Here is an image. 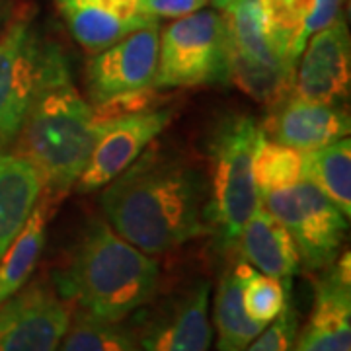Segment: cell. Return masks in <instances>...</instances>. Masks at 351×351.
<instances>
[{
	"label": "cell",
	"instance_id": "17",
	"mask_svg": "<svg viewBox=\"0 0 351 351\" xmlns=\"http://www.w3.org/2000/svg\"><path fill=\"white\" fill-rule=\"evenodd\" d=\"M234 246L240 260L258 271L279 279H293L301 271V258L289 230L262 203L244 223Z\"/></svg>",
	"mask_w": 351,
	"mask_h": 351
},
{
	"label": "cell",
	"instance_id": "11",
	"mask_svg": "<svg viewBox=\"0 0 351 351\" xmlns=\"http://www.w3.org/2000/svg\"><path fill=\"white\" fill-rule=\"evenodd\" d=\"M170 119L172 110L149 106L138 112L96 121L94 149L76 182V189L90 193L106 188L151 147Z\"/></svg>",
	"mask_w": 351,
	"mask_h": 351
},
{
	"label": "cell",
	"instance_id": "25",
	"mask_svg": "<svg viewBox=\"0 0 351 351\" xmlns=\"http://www.w3.org/2000/svg\"><path fill=\"white\" fill-rule=\"evenodd\" d=\"M297 330H299V316L293 304L289 302L287 308L271 324L263 328L242 351H293Z\"/></svg>",
	"mask_w": 351,
	"mask_h": 351
},
{
	"label": "cell",
	"instance_id": "3",
	"mask_svg": "<svg viewBox=\"0 0 351 351\" xmlns=\"http://www.w3.org/2000/svg\"><path fill=\"white\" fill-rule=\"evenodd\" d=\"M94 141V108L78 94L64 57L39 86L16 137V154L38 168L49 205L75 188Z\"/></svg>",
	"mask_w": 351,
	"mask_h": 351
},
{
	"label": "cell",
	"instance_id": "24",
	"mask_svg": "<svg viewBox=\"0 0 351 351\" xmlns=\"http://www.w3.org/2000/svg\"><path fill=\"white\" fill-rule=\"evenodd\" d=\"M242 302L252 320L267 326L291 302V279L262 274L246 262L242 277Z\"/></svg>",
	"mask_w": 351,
	"mask_h": 351
},
{
	"label": "cell",
	"instance_id": "27",
	"mask_svg": "<svg viewBox=\"0 0 351 351\" xmlns=\"http://www.w3.org/2000/svg\"><path fill=\"white\" fill-rule=\"evenodd\" d=\"M209 0H138L141 10L152 20L160 18H184L193 12H199L207 6Z\"/></svg>",
	"mask_w": 351,
	"mask_h": 351
},
{
	"label": "cell",
	"instance_id": "7",
	"mask_svg": "<svg viewBox=\"0 0 351 351\" xmlns=\"http://www.w3.org/2000/svg\"><path fill=\"white\" fill-rule=\"evenodd\" d=\"M260 203L285 226L306 271H324L336 262L348 230V217L306 180L258 193Z\"/></svg>",
	"mask_w": 351,
	"mask_h": 351
},
{
	"label": "cell",
	"instance_id": "23",
	"mask_svg": "<svg viewBox=\"0 0 351 351\" xmlns=\"http://www.w3.org/2000/svg\"><path fill=\"white\" fill-rule=\"evenodd\" d=\"M252 170L258 193L293 186L302 180V151L276 143L262 131L254 151Z\"/></svg>",
	"mask_w": 351,
	"mask_h": 351
},
{
	"label": "cell",
	"instance_id": "12",
	"mask_svg": "<svg viewBox=\"0 0 351 351\" xmlns=\"http://www.w3.org/2000/svg\"><path fill=\"white\" fill-rule=\"evenodd\" d=\"M158 24H152L94 53L86 64V90L92 106L152 88L158 64Z\"/></svg>",
	"mask_w": 351,
	"mask_h": 351
},
{
	"label": "cell",
	"instance_id": "26",
	"mask_svg": "<svg viewBox=\"0 0 351 351\" xmlns=\"http://www.w3.org/2000/svg\"><path fill=\"white\" fill-rule=\"evenodd\" d=\"M341 6L343 0H295V8L299 14L302 27V38H308L334 24L341 18Z\"/></svg>",
	"mask_w": 351,
	"mask_h": 351
},
{
	"label": "cell",
	"instance_id": "22",
	"mask_svg": "<svg viewBox=\"0 0 351 351\" xmlns=\"http://www.w3.org/2000/svg\"><path fill=\"white\" fill-rule=\"evenodd\" d=\"M57 351H143L133 330L123 322L101 320L75 306Z\"/></svg>",
	"mask_w": 351,
	"mask_h": 351
},
{
	"label": "cell",
	"instance_id": "21",
	"mask_svg": "<svg viewBox=\"0 0 351 351\" xmlns=\"http://www.w3.org/2000/svg\"><path fill=\"white\" fill-rule=\"evenodd\" d=\"M302 180L311 182L346 217L351 215V143L341 137L302 152Z\"/></svg>",
	"mask_w": 351,
	"mask_h": 351
},
{
	"label": "cell",
	"instance_id": "2",
	"mask_svg": "<svg viewBox=\"0 0 351 351\" xmlns=\"http://www.w3.org/2000/svg\"><path fill=\"white\" fill-rule=\"evenodd\" d=\"M55 283L76 308L101 320L123 322L156 297L158 262L123 240L101 219H90Z\"/></svg>",
	"mask_w": 351,
	"mask_h": 351
},
{
	"label": "cell",
	"instance_id": "5",
	"mask_svg": "<svg viewBox=\"0 0 351 351\" xmlns=\"http://www.w3.org/2000/svg\"><path fill=\"white\" fill-rule=\"evenodd\" d=\"M262 127L248 115H228L209 141L211 184L207 186L205 221L221 246H234L244 223L260 205L254 182V151Z\"/></svg>",
	"mask_w": 351,
	"mask_h": 351
},
{
	"label": "cell",
	"instance_id": "13",
	"mask_svg": "<svg viewBox=\"0 0 351 351\" xmlns=\"http://www.w3.org/2000/svg\"><path fill=\"white\" fill-rule=\"evenodd\" d=\"M299 59L293 78L297 98L328 106H339L350 98V32L341 18L313 34Z\"/></svg>",
	"mask_w": 351,
	"mask_h": 351
},
{
	"label": "cell",
	"instance_id": "18",
	"mask_svg": "<svg viewBox=\"0 0 351 351\" xmlns=\"http://www.w3.org/2000/svg\"><path fill=\"white\" fill-rule=\"evenodd\" d=\"M43 195L38 168L20 154L0 152V258Z\"/></svg>",
	"mask_w": 351,
	"mask_h": 351
},
{
	"label": "cell",
	"instance_id": "1",
	"mask_svg": "<svg viewBox=\"0 0 351 351\" xmlns=\"http://www.w3.org/2000/svg\"><path fill=\"white\" fill-rule=\"evenodd\" d=\"M100 205L108 225L152 258L209 234L205 178L189 160L154 147L106 186Z\"/></svg>",
	"mask_w": 351,
	"mask_h": 351
},
{
	"label": "cell",
	"instance_id": "16",
	"mask_svg": "<svg viewBox=\"0 0 351 351\" xmlns=\"http://www.w3.org/2000/svg\"><path fill=\"white\" fill-rule=\"evenodd\" d=\"M73 38L88 51L110 47L131 32L158 24L141 10L138 0H55Z\"/></svg>",
	"mask_w": 351,
	"mask_h": 351
},
{
	"label": "cell",
	"instance_id": "9",
	"mask_svg": "<svg viewBox=\"0 0 351 351\" xmlns=\"http://www.w3.org/2000/svg\"><path fill=\"white\" fill-rule=\"evenodd\" d=\"M209 281L199 279L176 289L133 314L131 330L143 351H207L213 339L209 320Z\"/></svg>",
	"mask_w": 351,
	"mask_h": 351
},
{
	"label": "cell",
	"instance_id": "20",
	"mask_svg": "<svg viewBox=\"0 0 351 351\" xmlns=\"http://www.w3.org/2000/svg\"><path fill=\"white\" fill-rule=\"evenodd\" d=\"M49 207V203L41 195L24 228L0 258V304L24 287L36 271L47 240Z\"/></svg>",
	"mask_w": 351,
	"mask_h": 351
},
{
	"label": "cell",
	"instance_id": "8",
	"mask_svg": "<svg viewBox=\"0 0 351 351\" xmlns=\"http://www.w3.org/2000/svg\"><path fill=\"white\" fill-rule=\"evenodd\" d=\"M61 59L63 49L27 20H14L0 34V143L16 141L39 86Z\"/></svg>",
	"mask_w": 351,
	"mask_h": 351
},
{
	"label": "cell",
	"instance_id": "14",
	"mask_svg": "<svg viewBox=\"0 0 351 351\" xmlns=\"http://www.w3.org/2000/svg\"><path fill=\"white\" fill-rule=\"evenodd\" d=\"M293 351H351L350 254L336 258L316 281L314 304Z\"/></svg>",
	"mask_w": 351,
	"mask_h": 351
},
{
	"label": "cell",
	"instance_id": "19",
	"mask_svg": "<svg viewBox=\"0 0 351 351\" xmlns=\"http://www.w3.org/2000/svg\"><path fill=\"white\" fill-rule=\"evenodd\" d=\"M246 262L239 260L223 271L213 301V326L217 350L242 351L262 332L263 324L252 320L242 302V277Z\"/></svg>",
	"mask_w": 351,
	"mask_h": 351
},
{
	"label": "cell",
	"instance_id": "4",
	"mask_svg": "<svg viewBox=\"0 0 351 351\" xmlns=\"http://www.w3.org/2000/svg\"><path fill=\"white\" fill-rule=\"evenodd\" d=\"M230 82L269 110L293 94L306 41L295 0H239L225 10Z\"/></svg>",
	"mask_w": 351,
	"mask_h": 351
},
{
	"label": "cell",
	"instance_id": "28",
	"mask_svg": "<svg viewBox=\"0 0 351 351\" xmlns=\"http://www.w3.org/2000/svg\"><path fill=\"white\" fill-rule=\"evenodd\" d=\"M209 2H213L215 8H219V10H223V12H225V10H228L230 6H234L239 0H209Z\"/></svg>",
	"mask_w": 351,
	"mask_h": 351
},
{
	"label": "cell",
	"instance_id": "10",
	"mask_svg": "<svg viewBox=\"0 0 351 351\" xmlns=\"http://www.w3.org/2000/svg\"><path fill=\"white\" fill-rule=\"evenodd\" d=\"M75 302L41 276L0 304V351H57Z\"/></svg>",
	"mask_w": 351,
	"mask_h": 351
},
{
	"label": "cell",
	"instance_id": "15",
	"mask_svg": "<svg viewBox=\"0 0 351 351\" xmlns=\"http://www.w3.org/2000/svg\"><path fill=\"white\" fill-rule=\"evenodd\" d=\"M263 135L297 151H314L341 137H350V115L339 106L287 96L262 127Z\"/></svg>",
	"mask_w": 351,
	"mask_h": 351
},
{
	"label": "cell",
	"instance_id": "6",
	"mask_svg": "<svg viewBox=\"0 0 351 351\" xmlns=\"http://www.w3.org/2000/svg\"><path fill=\"white\" fill-rule=\"evenodd\" d=\"M228 29L223 14L199 10L178 18L160 34L154 90L226 84Z\"/></svg>",
	"mask_w": 351,
	"mask_h": 351
}]
</instances>
